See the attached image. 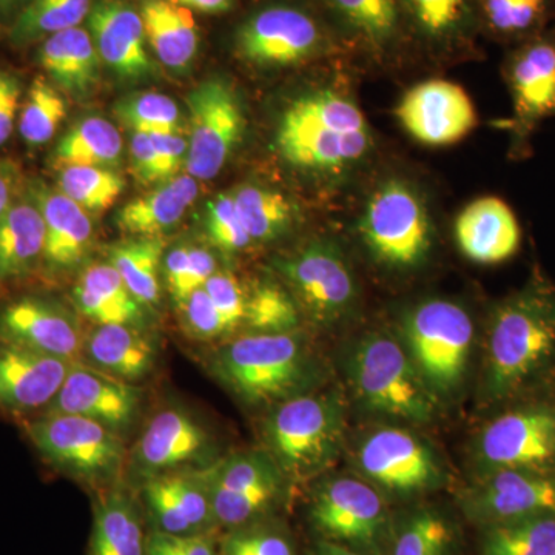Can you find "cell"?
I'll use <instances>...</instances> for the list:
<instances>
[{"mask_svg":"<svg viewBox=\"0 0 555 555\" xmlns=\"http://www.w3.org/2000/svg\"><path fill=\"white\" fill-rule=\"evenodd\" d=\"M555 367V284L534 273L500 299L486 331L481 397L488 404L518 400Z\"/></svg>","mask_w":555,"mask_h":555,"instance_id":"obj_1","label":"cell"},{"mask_svg":"<svg viewBox=\"0 0 555 555\" xmlns=\"http://www.w3.org/2000/svg\"><path fill=\"white\" fill-rule=\"evenodd\" d=\"M278 155L288 166L339 175L360 166L374 149L363 109L339 91H309L291 102L278 120Z\"/></svg>","mask_w":555,"mask_h":555,"instance_id":"obj_2","label":"cell"},{"mask_svg":"<svg viewBox=\"0 0 555 555\" xmlns=\"http://www.w3.org/2000/svg\"><path fill=\"white\" fill-rule=\"evenodd\" d=\"M214 377L251 406H276L313 392L324 367L301 332L246 334L229 339L211 356Z\"/></svg>","mask_w":555,"mask_h":555,"instance_id":"obj_3","label":"cell"},{"mask_svg":"<svg viewBox=\"0 0 555 555\" xmlns=\"http://www.w3.org/2000/svg\"><path fill=\"white\" fill-rule=\"evenodd\" d=\"M345 434V398L334 389H317L272 406L262 426L264 451L294 483H306L334 466Z\"/></svg>","mask_w":555,"mask_h":555,"instance_id":"obj_4","label":"cell"},{"mask_svg":"<svg viewBox=\"0 0 555 555\" xmlns=\"http://www.w3.org/2000/svg\"><path fill=\"white\" fill-rule=\"evenodd\" d=\"M346 374L353 397L374 414L433 422L441 401L423 382L403 343L383 334H367L347 352Z\"/></svg>","mask_w":555,"mask_h":555,"instance_id":"obj_5","label":"cell"},{"mask_svg":"<svg viewBox=\"0 0 555 555\" xmlns=\"http://www.w3.org/2000/svg\"><path fill=\"white\" fill-rule=\"evenodd\" d=\"M476 339L473 318L459 302L430 298L401 320V343L430 392L443 400L465 382Z\"/></svg>","mask_w":555,"mask_h":555,"instance_id":"obj_6","label":"cell"},{"mask_svg":"<svg viewBox=\"0 0 555 555\" xmlns=\"http://www.w3.org/2000/svg\"><path fill=\"white\" fill-rule=\"evenodd\" d=\"M358 232L371 257L389 269L420 268L434 247L433 219L425 199L400 178L386 179L372 192Z\"/></svg>","mask_w":555,"mask_h":555,"instance_id":"obj_7","label":"cell"},{"mask_svg":"<svg viewBox=\"0 0 555 555\" xmlns=\"http://www.w3.org/2000/svg\"><path fill=\"white\" fill-rule=\"evenodd\" d=\"M24 430L47 465L83 483H112L129 456L118 433L83 416L39 415Z\"/></svg>","mask_w":555,"mask_h":555,"instance_id":"obj_8","label":"cell"},{"mask_svg":"<svg viewBox=\"0 0 555 555\" xmlns=\"http://www.w3.org/2000/svg\"><path fill=\"white\" fill-rule=\"evenodd\" d=\"M278 275L317 327L345 323L357 306L352 269L335 241L313 240L273 261Z\"/></svg>","mask_w":555,"mask_h":555,"instance_id":"obj_9","label":"cell"},{"mask_svg":"<svg viewBox=\"0 0 555 555\" xmlns=\"http://www.w3.org/2000/svg\"><path fill=\"white\" fill-rule=\"evenodd\" d=\"M474 452L481 473L513 469L555 477V401H525L496 415Z\"/></svg>","mask_w":555,"mask_h":555,"instance_id":"obj_10","label":"cell"},{"mask_svg":"<svg viewBox=\"0 0 555 555\" xmlns=\"http://www.w3.org/2000/svg\"><path fill=\"white\" fill-rule=\"evenodd\" d=\"M188 175L214 179L238 147L246 116L238 94L228 80L208 79L190 91Z\"/></svg>","mask_w":555,"mask_h":555,"instance_id":"obj_11","label":"cell"},{"mask_svg":"<svg viewBox=\"0 0 555 555\" xmlns=\"http://www.w3.org/2000/svg\"><path fill=\"white\" fill-rule=\"evenodd\" d=\"M214 520L238 528L254 520L283 495L286 478L264 449L219 456L206 467Z\"/></svg>","mask_w":555,"mask_h":555,"instance_id":"obj_12","label":"cell"},{"mask_svg":"<svg viewBox=\"0 0 555 555\" xmlns=\"http://www.w3.org/2000/svg\"><path fill=\"white\" fill-rule=\"evenodd\" d=\"M356 463L364 480L398 495L430 491L444 480L434 449L401 427H379L367 434L357 449Z\"/></svg>","mask_w":555,"mask_h":555,"instance_id":"obj_13","label":"cell"},{"mask_svg":"<svg viewBox=\"0 0 555 555\" xmlns=\"http://www.w3.org/2000/svg\"><path fill=\"white\" fill-rule=\"evenodd\" d=\"M219 459L214 434L185 408L159 409L127 456L142 481L178 469H203Z\"/></svg>","mask_w":555,"mask_h":555,"instance_id":"obj_14","label":"cell"},{"mask_svg":"<svg viewBox=\"0 0 555 555\" xmlns=\"http://www.w3.org/2000/svg\"><path fill=\"white\" fill-rule=\"evenodd\" d=\"M310 518L326 540L377 550L386 532L387 511L378 489L363 478L331 477L318 485Z\"/></svg>","mask_w":555,"mask_h":555,"instance_id":"obj_15","label":"cell"},{"mask_svg":"<svg viewBox=\"0 0 555 555\" xmlns=\"http://www.w3.org/2000/svg\"><path fill=\"white\" fill-rule=\"evenodd\" d=\"M505 76L513 100L514 150L521 153L537 127L555 118L554 31L517 43L507 57Z\"/></svg>","mask_w":555,"mask_h":555,"instance_id":"obj_16","label":"cell"},{"mask_svg":"<svg viewBox=\"0 0 555 555\" xmlns=\"http://www.w3.org/2000/svg\"><path fill=\"white\" fill-rule=\"evenodd\" d=\"M396 118L409 137L427 147H448L476 129L477 109L463 87L447 79L416 83L401 96Z\"/></svg>","mask_w":555,"mask_h":555,"instance_id":"obj_17","label":"cell"},{"mask_svg":"<svg viewBox=\"0 0 555 555\" xmlns=\"http://www.w3.org/2000/svg\"><path fill=\"white\" fill-rule=\"evenodd\" d=\"M142 398L144 390L133 383L75 361L60 392L42 415L83 416L122 436L137 422Z\"/></svg>","mask_w":555,"mask_h":555,"instance_id":"obj_18","label":"cell"},{"mask_svg":"<svg viewBox=\"0 0 555 555\" xmlns=\"http://www.w3.org/2000/svg\"><path fill=\"white\" fill-rule=\"evenodd\" d=\"M0 341L80 361L86 335L78 318L60 302L24 295L0 306Z\"/></svg>","mask_w":555,"mask_h":555,"instance_id":"obj_19","label":"cell"},{"mask_svg":"<svg viewBox=\"0 0 555 555\" xmlns=\"http://www.w3.org/2000/svg\"><path fill=\"white\" fill-rule=\"evenodd\" d=\"M75 361L0 341V414L22 423L42 415Z\"/></svg>","mask_w":555,"mask_h":555,"instance_id":"obj_20","label":"cell"},{"mask_svg":"<svg viewBox=\"0 0 555 555\" xmlns=\"http://www.w3.org/2000/svg\"><path fill=\"white\" fill-rule=\"evenodd\" d=\"M463 509L483 528L555 513V477L513 469L481 473Z\"/></svg>","mask_w":555,"mask_h":555,"instance_id":"obj_21","label":"cell"},{"mask_svg":"<svg viewBox=\"0 0 555 555\" xmlns=\"http://www.w3.org/2000/svg\"><path fill=\"white\" fill-rule=\"evenodd\" d=\"M317 22L291 7L259 11L240 28L236 51L258 67H288L309 60L320 49Z\"/></svg>","mask_w":555,"mask_h":555,"instance_id":"obj_22","label":"cell"},{"mask_svg":"<svg viewBox=\"0 0 555 555\" xmlns=\"http://www.w3.org/2000/svg\"><path fill=\"white\" fill-rule=\"evenodd\" d=\"M142 496L159 532L193 535L215 521L206 467L150 477L142 481Z\"/></svg>","mask_w":555,"mask_h":555,"instance_id":"obj_23","label":"cell"},{"mask_svg":"<svg viewBox=\"0 0 555 555\" xmlns=\"http://www.w3.org/2000/svg\"><path fill=\"white\" fill-rule=\"evenodd\" d=\"M28 196L35 201L46 224L42 269L61 276L79 269L93 247V224L89 214L61 190L33 184Z\"/></svg>","mask_w":555,"mask_h":555,"instance_id":"obj_24","label":"cell"},{"mask_svg":"<svg viewBox=\"0 0 555 555\" xmlns=\"http://www.w3.org/2000/svg\"><path fill=\"white\" fill-rule=\"evenodd\" d=\"M454 235L460 251L483 266L509 261L524 240L516 211L499 196H481L467 204L455 219Z\"/></svg>","mask_w":555,"mask_h":555,"instance_id":"obj_25","label":"cell"},{"mask_svg":"<svg viewBox=\"0 0 555 555\" xmlns=\"http://www.w3.org/2000/svg\"><path fill=\"white\" fill-rule=\"evenodd\" d=\"M90 35L101 61L124 80L149 78L153 72L141 14L122 0H101L90 11Z\"/></svg>","mask_w":555,"mask_h":555,"instance_id":"obj_26","label":"cell"},{"mask_svg":"<svg viewBox=\"0 0 555 555\" xmlns=\"http://www.w3.org/2000/svg\"><path fill=\"white\" fill-rule=\"evenodd\" d=\"M158 358L159 343L149 328L96 324L86 335L80 361L134 385L152 374Z\"/></svg>","mask_w":555,"mask_h":555,"instance_id":"obj_27","label":"cell"},{"mask_svg":"<svg viewBox=\"0 0 555 555\" xmlns=\"http://www.w3.org/2000/svg\"><path fill=\"white\" fill-rule=\"evenodd\" d=\"M73 301L80 315L94 324H127L150 328L147 306L139 302L109 262H93L80 272L73 288Z\"/></svg>","mask_w":555,"mask_h":555,"instance_id":"obj_28","label":"cell"},{"mask_svg":"<svg viewBox=\"0 0 555 555\" xmlns=\"http://www.w3.org/2000/svg\"><path fill=\"white\" fill-rule=\"evenodd\" d=\"M198 195V181L190 175H178L120 208L116 225L131 238H163L164 233L177 228Z\"/></svg>","mask_w":555,"mask_h":555,"instance_id":"obj_29","label":"cell"},{"mask_svg":"<svg viewBox=\"0 0 555 555\" xmlns=\"http://www.w3.org/2000/svg\"><path fill=\"white\" fill-rule=\"evenodd\" d=\"M46 224L35 201L17 198L0 217V286L20 283L42 269Z\"/></svg>","mask_w":555,"mask_h":555,"instance_id":"obj_30","label":"cell"},{"mask_svg":"<svg viewBox=\"0 0 555 555\" xmlns=\"http://www.w3.org/2000/svg\"><path fill=\"white\" fill-rule=\"evenodd\" d=\"M39 64L53 82L72 96L86 100L100 82V54L87 30L76 27L43 40Z\"/></svg>","mask_w":555,"mask_h":555,"instance_id":"obj_31","label":"cell"},{"mask_svg":"<svg viewBox=\"0 0 555 555\" xmlns=\"http://www.w3.org/2000/svg\"><path fill=\"white\" fill-rule=\"evenodd\" d=\"M139 14L156 57L171 72H188L199 49L192 11L170 0H142Z\"/></svg>","mask_w":555,"mask_h":555,"instance_id":"obj_32","label":"cell"},{"mask_svg":"<svg viewBox=\"0 0 555 555\" xmlns=\"http://www.w3.org/2000/svg\"><path fill=\"white\" fill-rule=\"evenodd\" d=\"M166 255L163 238H130L108 248V262L133 297L149 309L160 301V276Z\"/></svg>","mask_w":555,"mask_h":555,"instance_id":"obj_33","label":"cell"},{"mask_svg":"<svg viewBox=\"0 0 555 555\" xmlns=\"http://www.w3.org/2000/svg\"><path fill=\"white\" fill-rule=\"evenodd\" d=\"M144 554V532L137 507L124 492H108L94 511L90 555Z\"/></svg>","mask_w":555,"mask_h":555,"instance_id":"obj_34","label":"cell"},{"mask_svg":"<svg viewBox=\"0 0 555 555\" xmlns=\"http://www.w3.org/2000/svg\"><path fill=\"white\" fill-rule=\"evenodd\" d=\"M122 137L109 120L91 116L76 124L54 150L57 169L67 166H118L122 155Z\"/></svg>","mask_w":555,"mask_h":555,"instance_id":"obj_35","label":"cell"},{"mask_svg":"<svg viewBox=\"0 0 555 555\" xmlns=\"http://www.w3.org/2000/svg\"><path fill=\"white\" fill-rule=\"evenodd\" d=\"M230 193L254 244L272 243L294 225L297 210L284 193L254 184L241 185Z\"/></svg>","mask_w":555,"mask_h":555,"instance_id":"obj_36","label":"cell"},{"mask_svg":"<svg viewBox=\"0 0 555 555\" xmlns=\"http://www.w3.org/2000/svg\"><path fill=\"white\" fill-rule=\"evenodd\" d=\"M481 555H555V513L486 526Z\"/></svg>","mask_w":555,"mask_h":555,"instance_id":"obj_37","label":"cell"},{"mask_svg":"<svg viewBox=\"0 0 555 555\" xmlns=\"http://www.w3.org/2000/svg\"><path fill=\"white\" fill-rule=\"evenodd\" d=\"M301 309L286 286L258 281L247 287L244 327L247 334H288L301 327Z\"/></svg>","mask_w":555,"mask_h":555,"instance_id":"obj_38","label":"cell"},{"mask_svg":"<svg viewBox=\"0 0 555 555\" xmlns=\"http://www.w3.org/2000/svg\"><path fill=\"white\" fill-rule=\"evenodd\" d=\"M489 30L521 43L546 33L555 16V0H480Z\"/></svg>","mask_w":555,"mask_h":555,"instance_id":"obj_39","label":"cell"},{"mask_svg":"<svg viewBox=\"0 0 555 555\" xmlns=\"http://www.w3.org/2000/svg\"><path fill=\"white\" fill-rule=\"evenodd\" d=\"M91 0H30L14 24L11 38L17 43L53 36L79 27L90 16Z\"/></svg>","mask_w":555,"mask_h":555,"instance_id":"obj_40","label":"cell"},{"mask_svg":"<svg viewBox=\"0 0 555 555\" xmlns=\"http://www.w3.org/2000/svg\"><path fill=\"white\" fill-rule=\"evenodd\" d=\"M57 188L87 214H100L116 203L126 181L107 167L67 166L60 169Z\"/></svg>","mask_w":555,"mask_h":555,"instance_id":"obj_41","label":"cell"},{"mask_svg":"<svg viewBox=\"0 0 555 555\" xmlns=\"http://www.w3.org/2000/svg\"><path fill=\"white\" fill-rule=\"evenodd\" d=\"M347 27L374 49H385L398 35L397 0H328Z\"/></svg>","mask_w":555,"mask_h":555,"instance_id":"obj_42","label":"cell"},{"mask_svg":"<svg viewBox=\"0 0 555 555\" xmlns=\"http://www.w3.org/2000/svg\"><path fill=\"white\" fill-rule=\"evenodd\" d=\"M67 102L53 86L38 78L28 90L27 101L22 107L20 134L30 147L47 144L56 134L67 116Z\"/></svg>","mask_w":555,"mask_h":555,"instance_id":"obj_43","label":"cell"},{"mask_svg":"<svg viewBox=\"0 0 555 555\" xmlns=\"http://www.w3.org/2000/svg\"><path fill=\"white\" fill-rule=\"evenodd\" d=\"M120 122L142 133H182L181 112L170 96L141 91L120 100L115 107Z\"/></svg>","mask_w":555,"mask_h":555,"instance_id":"obj_44","label":"cell"},{"mask_svg":"<svg viewBox=\"0 0 555 555\" xmlns=\"http://www.w3.org/2000/svg\"><path fill=\"white\" fill-rule=\"evenodd\" d=\"M454 545V529L436 513L423 509L404 521L390 555H449Z\"/></svg>","mask_w":555,"mask_h":555,"instance_id":"obj_45","label":"cell"},{"mask_svg":"<svg viewBox=\"0 0 555 555\" xmlns=\"http://www.w3.org/2000/svg\"><path fill=\"white\" fill-rule=\"evenodd\" d=\"M415 27L426 38L447 40L465 27L469 3L467 0H403Z\"/></svg>","mask_w":555,"mask_h":555,"instance_id":"obj_46","label":"cell"},{"mask_svg":"<svg viewBox=\"0 0 555 555\" xmlns=\"http://www.w3.org/2000/svg\"><path fill=\"white\" fill-rule=\"evenodd\" d=\"M206 232L210 243L225 255L241 254L254 246L236 211L232 193H219L207 204Z\"/></svg>","mask_w":555,"mask_h":555,"instance_id":"obj_47","label":"cell"},{"mask_svg":"<svg viewBox=\"0 0 555 555\" xmlns=\"http://www.w3.org/2000/svg\"><path fill=\"white\" fill-rule=\"evenodd\" d=\"M204 288L214 301L215 308L221 313L229 335L244 327L246 315L247 287L233 273L218 270L208 278Z\"/></svg>","mask_w":555,"mask_h":555,"instance_id":"obj_48","label":"cell"},{"mask_svg":"<svg viewBox=\"0 0 555 555\" xmlns=\"http://www.w3.org/2000/svg\"><path fill=\"white\" fill-rule=\"evenodd\" d=\"M178 309L181 310L182 324L190 337L199 341H215L228 337L224 320L208 297L206 288L201 287L193 292Z\"/></svg>","mask_w":555,"mask_h":555,"instance_id":"obj_49","label":"cell"},{"mask_svg":"<svg viewBox=\"0 0 555 555\" xmlns=\"http://www.w3.org/2000/svg\"><path fill=\"white\" fill-rule=\"evenodd\" d=\"M222 555H294L291 542L268 528L241 529L222 543Z\"/></svg>","mask_w":555,"mask_h":555,"instance_id":"obj_50","label":"cell"},{"mask_svg":"<svg viewBox=\"0 0 555 555\" xmlns=\"http://www.w3.org/2000/svg\"><path fill=\"white\" fill-rule=\"evenodd\" d=\"M131 170L142 185L163 184V170H160L158 155L149 133L133 131L130 141Z\"/></svg>","mask_w":555,"mask_h":555,"instance_id":"obj_51","label":"cell"},{"mask_svg":"<svg viewBox=\"0 0 555 555\" xmlns=\"http://www.w3.org/2000/svg\"><path fill=\"white\" fill-rule=\"evenodd\" d=\"M149 134L155 145L164 179L169 181V179L178 177L179 171L188 163L189 139L182 137V133Z\"/></svg>","mask_w":555,"mask_h":555,"instance_id":"obj_52","label":"cell"},{"mask_svg":"<svg viewBox=\"0 0 555 555\" xmlns=\"http://www.w3.org/2000/svg\"><path fill=\"white\" fill-rule=\"evenodd\" d=\"M218 272L217 258L206 247L190 246V262L184 283L179 291L175 305L181 306L198 288L204 287L208 278Z\"/></svg>","mask_w":555,"mask_h":555,"instance_id":"obj_53","label":"cell"},{"mask_svg":"<svg viewBox=\"0 0 555 555\" xmlns=\"http://www.w3.org/2000/svg\"><path fill=\"white\" fill-rule=\"evenodd\" d=\"M22 96L21 80L0 69V147L13 134Z\"/></svg>","mask_w":555,"mask_h":555,"instance_id":"obj_54","label":"cell"},{"mask_svg":"<svg viewBox=\"0 0 555 555\" xmlns=\"http://www.w3.org/2000/svg\"><path fill=\"white\" fill-rule=\"evenodd\" d=\"M175 555H217L206 535H171L160 532Z\"/></svg>","mask_w":555,"mask_h":555,"instance_id":"obj_55","label":"cell"},{"mask_svg":"<svg viewBox=\"0 0 555 555\" xmlns=\"http://www.w3.org/2000/svg\"><path fill=\"white\" fill-rule=\"evenodd\" d=\"M20 169L10 160H0V217L20 196Z\"/></svg>","mask_w":555,"mask_h":555,"instance_id":"obj_56","label":"cell"},{"mask_svg":"<svg viewBox=\"0 0 555 555\" xmlns=\"http://www.w3.org/2000/svg\"><path fill=\"white\" fill-rule=\"evenodd\" d=\"M185 9L201 11V13L218 14L230 10L233 0H170Z\"/></svg>","mask_w":555,"mask_h":555,"instance_id":"obj_57","label":"cell"},{"mask_svg":"<svg viewBox=\"0 0 555 555\" xmlns=\"http://www.w3.org/2000/svg\"><path fill=\"white\" fill-rule=\"evenodd\" d=\"M310 555H361L353 547L343 545V543L332 542V540H321L313 547Z\"/></svg>","mask_w":555,"mask_h":555,"instance_id":"obj_58","label":"cell"},{"mask_svg":"<svg viewBox=\"0 0 555 555\" xmlns=\"http://www.w3.org/2000/svg\"><path fill=\"white\" fill-rule=\"evenodd\" d=\"M144 555H175L171 553L169 545L164 540L160 532L150 535L149 540H145V554Z\"/></svg>","mask_w":555,"mask_h":555,"instance_id":"obj_59","label":"cell"},{"mask_svg":"<svg viewBox=\"0 0 555 555\" xmlns=\"http://www.w3.org/2000/svg\"><path fill=\"white\" fill-rule=\"evenodd\" d=\"M20 2L21 0H0V11L10 10L11 7H14Z\"/></svg>","mask_w":555,"mask_h":555,"instance_id":"obj_60","label":"cell"},{"mask_svg":"<svg viewBox=\"0 0 555 555\" xmlns=\"http://www.w3.org/2000/svg\"><path fill=\"white\" fill-rule=\"evenodd\" d=\"M554 35H555V30H554Z\"/></svg>","mask_w":555,"mask_h":555,"instance_id":"obj_61","label":"cell"}]
</instances>
